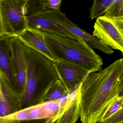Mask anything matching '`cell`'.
Wrapping results in <instances>:
<instances>
[{
  "instance_id": "22",
  "label": "cell",
  "mask_w": 123,
  "mask_h": 123,
  "mask_svg": "<svg viewBox=\"0 0 123 123\" xmlns=\"http://www.w3.org/2000/svg\"><path fill=\"white\" fill-rule=\"evenodd\" d=\"M0 38L3 37L5 36L4 30L2 22V18H1V14L0 11Z\"/></svg>"
},
{
  "instance_id": "27",
  "label": "cell",
  "mask_w": 123,
  "mask_h": 123,
  "mask_svg": "<svg viewBox=\"0 0 123 123\" xmlns=\"http://www.w3.org/2000/svg\"><path fill=\"white\" fill-rule=\"evenodd\" d=\"M123 108V104H122V107H121V108Z\"/></svg>"
},
{
  "instance_id": "19",
  "label": "cell",
  "mask_w": 123,
  "mask_h": 123,
  "mask_svg": "<svg viewBox=\"0 0 123 123\" xmlns=\"http://www.w3.org/2000/svg\"><path fill=\"white\" fill-rule=\"evenodd\" d=\"M62 1V0H42V4L44 11L60 10Z\"/></svg>"
},
{
  "instance_id": "8",
  "label": "cell",
  "mask_w": 123,
  "mask_h": 123,
  "mask_svg": "<svg viewBox=\"0 0 123 123\" xmlns=\"http://www.w3.org/2000/svg\"><path fill=\"white\" fill-rule=\"evenodd\" d=\"M54 65L58 79L68 93L80 86L90 73L83 68L64 62L55 61Z\"/></svg>"
},
{
  "instance_id": "17",
  "label": "cell",
  "mask_w": 123,
  "mask_h": 123,
  "mask_svg": "<svg viewBox=\"0 0 123 123\" xmlns=\"http://www.w3.org/2000/svg\"><path fill=\"white\" fill-rule=\"evenodd\" d=\"M123 97H118L113 100L108 106L99 123L104 122L117 113L122 107Z\"/></svg>"
},
{
  "instance_id": "15",
  "label": "cell",
  "mask_w": 123,
  "mask_h": 123,
  "mask_svg": "<svg viewBox=\"0 0 123 123\" xmlns=\"http://www.w3.org/2000/svg\"><path fill=\"white\" fill-rule=\"evenodd\" d=\"M113 2V0H95L90 9L89 17L91 20L105 14Z\"/></svg>"
},
{
  "instance_id": "14",
  "label": "cell",
  "mask_w": 123,
  "mask_h": 123,
  "mask_svg": "<svg viewBox=\"0 0 123 123\" xmlns=\"http://www.w3.org/2000/svg\"><path fill=\"white\" fill-rule=\"evenodd\" d=\"M80 87L69 92L66 107L56 123H76L80 118L79 94Z\"/></svg>"
},
{
  "instance_id": "11",
  "label": "cell",
  "mask_w": 123,
  "mask_h": 123,
  "mask_svg": "<svg viewBox=\"0 0 123 123\" xmlns=\"http://www.w3.org/2000/svg\"><path fill=\"white\" fill-rule=\"evenodd\" d=\"M28 28L55 34L74 39H78L62 27L43 18L38 13L26 16Z\"/></svg>"
},
{
  "instance_id": "20",
  "label": "cell",
  "mask_w": 123,
  "mask_h": 123,
  "mask_svg": "<svg viewBox=\"0 0 123 123\" xmlns=\"http://www.w3.org/2000/svg\"><path fill=\"white\" fill-rule=\"evenodd\" d=\"M98 123H123V108L107 120Z\"/></svg>"
},
{
  "instance_id": "6",
  "label": "cell",
  "mask_w": 123,
  "mask_h": 123,
  "mask_svg": "<svg viewBox=\"0 0 123 123\" xmlns=\"http://www.w3.org/2000/svg\"><path fill=\"white\" fill-rule=\"evenodd\" d=\"M94 28L93 36L123 55V19L101 16L97 19Z\"/></svg>"
},
{
  "instance_id": "7",
  "label": "cell",
  "mask_w": 123,
  "mask_h": 123,
  "mask_svg": "<svg viewBox=\"0 0 123 123\" xmlns=\"http://www.w3.org/2000/svg\"><path fill=\"white\" fill-rule=\"evenodd\" d=\"M12 65L18 92L21 96L26 76V47L17 37L9 39Z\"/></svg>"
},
{
  "instance_id": "9",
  "label": "cell",
  "mask_w": 123,
  "mask_h": 123,
  "mask_svg": "<svg viewBox=\"0 0 123 123\" xmlns=\"http://www.w3.org/2000/svg\"><path fill=\"white\" fill-rule=\"evenodd\" d=\"M1 88L0 117H3L20 110L21 95L11 87L1 74Z\"/></svg>"
},
{
  "instance_id": "4",
  "label": "cell",
  "mask_w": 123,
  "mask_h": 123,
  "mask_svg": "<svg viewBox=\"0 0 123 123\" xmlns=\"http://www.w3.org/2000/svg\"><path fill=\"white\" fill-rule=\"evenodd\" d=\"M27 1L1 0V14L5 36L18 37L28 29L26 16Z\"/></svg>"
},
{
  "instance_id": "10",
  "label": "cell",
  "mask_w": 123,
  "mask_h": 123,
  "mask_svg": "<svg viewBox=\"0 0 123 123\" xmlns=\"http://www.w3.org/2000/svg\"><path fill=\"white\" fill-rule=\"evenodd\" d=\"M10 38L6 36L0 38V72L11 87L18 92L12 70Z\"/></svg>"
},
{
  "instance_id": "12",
  "label": "cell",
  "mask_w": 123,
  "mask_h": 123,
  "mask_svg": "<svg viewBox=\"0 0 123 123\" xmlns=\"http://www.w3.org/2000/svg\"><path fill=\"white\" fill-rule=\"evenodd\" d=\"M26 108L28 121L44 119H58L62 115L60 105L56 100L43 103Z\"/></svg>"
},
{
  "instance_id": "3",
  "label": "cell",
  "mask_w": 123,
  "mask_h": 123,
  "mask_svg": "<svg viewBox=\"0 0 123 123\" xmlns=\"http://www.w3.org/2000/svg\"><path fill=\"white\" fill-rule=\"evenodd\" d=\"M37 31L42 35L47 47L57 61L78 66L90 73L102 70V59L82 40Z\"/></svg>"
},
{
  "instance_id": "18",
  "label": "cell",
  "mask_w": 123,
  "mask_h": 123,
  "mask_svg": "<svg viewBox=\"0 0 123 123\" xmlns=\"http://www.w3.org/2000/svg\"><path fill=\"white\" fill-rule=\"evenodd\" d=\"M122 3L123 0H113L112 3L104 16L114 19H123Z\"/></svg>"
},
{
  "instance_id": "25",
  "label": "cell",
  "mask_w": 123,
  "mask_h": 123,
  "mask_svg": "<svg viewBox=\"0 0 123 123\" xmlns=\"http://www.w3.org/2000/svg\"><path fill=\"white\" fill-rule=\"evenodd\" d=\"M1 74L0 72V95L1 89Z\"/></svg>"
},
{
  "instance_id": "16",
  "label": "cell",
  "mask_w": 123,
  "mask_h": 123,
  "mask_svg": "<svg viewBox=\"0 0 123 123\" xmlns=\"http://www.w3.org/2000/svg\"><path fill=\"white\" fill-rule=\"evenodd\" d=\"M68 93L66 88L60 80H57L54 83L46 95L43 103L56 100L61 95Z\"/></svg>"
},
{
  "instance_id": "2",
  "label": "cell",
  "mask_w": 123,
  "mask_h": 123,
  "mask_svg": "<svg viewBox=\"0 0 123 123\" xmlns=\"http://www.w3.org/2000/svg\"><path fill=\"white\" fill-rule=\"evenodd\" d=\"M27 71L20 110L43 103L58 77L54 63L41 53L26 47Z\"/></svg>"
},
{
  "instance_id": "13",
  "label": "cell",
  "mask_w": 123,
  "mask_h": 123,
  "mask_svg": "<svg viewBox=\"0 0 123 123\" xmlns=\"http://www.w3.org/2000/svg\"><path fill=\"white\" fill-rule=\"evenodd\" d=\"M17 37L26 47L44 55L53 63L57 61L47 47L42 35L38 31L28 28Z\"/></svg>"
},
{
  "instance_id": "23",
  "label": "cell",
  "mask_w": 123,
  "mask_h": 123,
  "mask_svg": "<svg viewBox=\"0 0 123 123\" xmlns=\"http://www.w3.org/2000/svg\"><path fill=\"white\" fill-rule=\"evenodd\" d=\"M0 123H21V122L17 121L6 120L0 117Z\"/></svg>"
},
{
  "instance_id": "26",
  "label": "cell",
  "mask_w": 123,
  "mask_h": 123,
  "mask_svg": "<svg viewBox=\"0 0 123 123\" xmlns=\"http://www.w3.org/2000/svg\"><path fill=\"white\" fill-rule=\"evenodd\" d=\"M122 12H123V3H122Z\"/></svg>"
},
{
  "instance_id": "1",
  "label": "cell",
  "mask_w": 123,
  "mask_h": 123,
  "mask_svg": "<svg viewBox=\"0 0 123 123\" xmlns=\"http://www.w3.org/2000/svg\"><path fill=\"white\" fill-rule=\"evenodd\" d=\"M123 89V58L98 73H90L79 94L80 121L98 123L110 103Z\"/></svg>"
},
{
  "instance_id": "5",
  "label": "cell",
  "mask_w": 123,
  "mask_h": 123,
  "mask_svg": "<svg viewBox=\"0 0 123 123\" xmlns=\"http://www.w3.org/2000/svg\"><path fill=\"white\" fill-rule=\"evenodd\" d=\"M38 14L43 18L62 27L78 39L82 40L92 48L98 49L109 55L114 53V51L109 46L72 22L60 10H47Z\"/></svg>"
},
{
  "instance_id": "21",
  "label": "cell",
  "mask_w": 123,
  "mask_h": 123,
  "mask_svg": "<svg viewBox=\"0 0 123 123\" xmlns=\"http://www.w3.org/2000/svg\"><path fill=\"white\" fill-rule=\"evenodd\" d=\"M68 94V93H66L58 97L56 100L57 103L60 105L61 111L62 114L63 112L67 103Z\"/></svg>"
},
{
  "instance_id": "24",
  "label": "cell",
  "mask_w": 123,
  "mask_h": 123,
  "mask_svg": "<svg viewBox=\"0 0 123 123\" xmlns=\"http://www.w3.org/2000/svg\"><path fill=\"white\" fill-rule=\"evenodd\" d=\"M118 97H123V89L121 91V92L119 94Z\"/></svg>"
}]
</instances>
